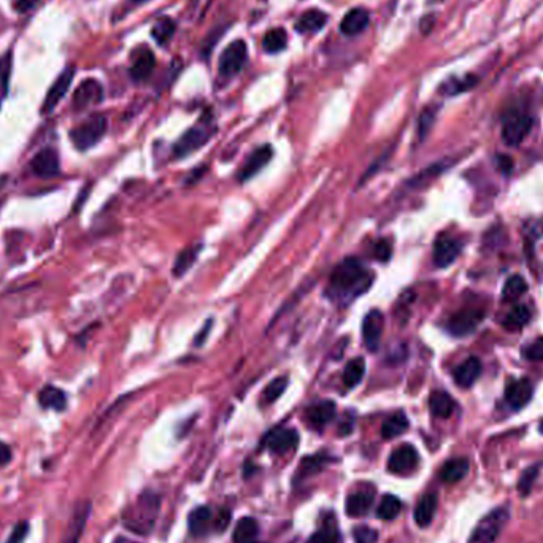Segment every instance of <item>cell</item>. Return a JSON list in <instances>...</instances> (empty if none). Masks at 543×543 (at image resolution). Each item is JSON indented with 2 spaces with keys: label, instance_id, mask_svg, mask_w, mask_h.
<instances>
[{
  "label": "cell",
  "instance_id": "cell-29",
  "mask_svg": "<svg viewBox=\"0 0 543 543\" xmlns=\"http://www.w3.org/2000/svg\"><path fill=\"white\" fill-rule=\"evenodd\" d=\"M429 409L437 418H450L454 411V402L450 394L443 391H434L429 398Z\"/></svg>",
  "mask_w": 543,
  "mask_h": 543
},
{
  "label": "cell",
  "instance_id": "cell-17",
  "mask_svg": "<svg viewBox=\"0 0 543 543\" xmlns=\"http://www.w3.org/2000/svg\"><path fill=\"white\" fill-rule=\"evenodd\" d=\"M272 156H274V150H272L270 145H264L260 146V148L254 150L253 153L248 156L247 163L240 169L238 180L248 181L249 178H253L256 174H259V172L270 163Z\"/></svg>",
  "mask_w": 543,
  "mask_h": 543
},
{
  "label": "cell",
  "instance_id": "cell-15",
  "mask_svg": "<svg viewBox=\"0 0 543 543\" xmlns=\"http://www.w3.org/2000/svg\"><path fill=\"white\" fill-rule=\"evenodd\" d=\"M461 249L462 245L459 240L448 236H440L434 243V253H432L434 264L440 269L448 267V265H451L454 260L458 259Z\"/></svg>",
  "mask_w": 543,
  "mask_h": 543
},
{
  "label": "cell",
  "instance_id": "cell-26",
  "mask_svg": "<svg viewBox=\"0 0 543 543\" xmlns=\"http://www.w3.org/2000/svg\"><path fill=\"white\" fill-rule=\"evenodd\" d=\"M39 402L43 409L62 411L67 407V398L65 393L59 388H56L53 385H46L43 389L39 393Z\"/></svg>",
  "mask_w": 543,
  "mask_h": 543
},
{
  "label": "cell",
  "instance_id": "cell-57",
  "mask_svg": "<svg viewBox=\"0 0 543 543\" xmlns=\"http://www.w3.org/2000/svg\"><path fill=\"white\" fill-rule=\"evenodd\" d=\"M135 3H143V2H146V0H134Z\"/></svg>",
  "mask_w": 543,
  "mask_h": 543
},
{
  "label": "cell",
  "instance_id": "cell-12",
  "mask_svg": "<svg viewBox=\"0 0 543 543\" xmlns=\"http://www.w3.org/2000/svg\"><path fill=\"white\" fill-rule=\"evenodd\" d=\"M30 169L40 178H53V176L59 175L61 164L56 150L45 148L39 151L30 161Z\"/></svg>",
  "mask_w": 543,
  "mask_h": 543
},
{
  "label": "cell",
  "instance_id": "cell-13",
  "mask_svg": "<svg viewBox=\"0 0 543 543\" xmlns=\"http://www.w3.org/2000/svg\"><path fill=\"white\" fill-rule=\"evenodd\" d=\"M483 311L480 310H462L453 315L448 321V332L456 337H464L472 334L483 320Z\"/></svg>",
  "mask_w": 543,
  "mask_h": 543
},
{
  "label": "cell",
  "instance_id": "cell-56",
  "mask_svg": "<svg viewBox=\"0 0 543 543\" xmlns=\"http://www.w3.org/2000/svg\"><path fill=\"white\" fill-rule=\"evenodd\" d=\"M539 431H540V434H543V420L540 421V424H539Z\"/></svg>",
  "mask_w": 543,
  "mask_h": 543
},
{
  "label": "cell",
  "instance_id": "cell-52",
  "mask_svg": "<svg viewBox=\"0 0 543 543\" xmlns=\"http://www.w3.org/2000/svg\"><path fill=\"white\" fill-rule=\"evenodd\" d=\"M499 169L504 172V174H510L511 169H513V161H511L509 156H499L498 158Z\"/></svg>",
  "mask_w": 543,
  "mask_h": 543
},
{
  "label": "cell",
  "instance_id": "cell-28",
  "mask_svg": "<svg viewBox=\"0 0 543 543\" xmlns=\"http://www.w3.org/2000/svg\"><path fill=\"white\" fill-rule=\"evenodd\" d=\"M187 524H189V531L192 535L196 537L205 535L212 524V510L208 507H199L192 510L189 520H187Z\"/></svg>",
  "mask_w": 543,
  "mask_h": 543
},
{
  "label": "cell",
  "instance_id": "cell-45",
  "mask_svg": "<svg viewBox=\"0 0 543 543\" xmlns=\"http://www.w3.org/2000/svg\"><path fill=\"white\" fill-rule=\"evenodd\" d=\"M354 543H377L378 542V532L372 529V527L361 526L356 527L353 532Z\"/></svg>",
  "mask_w": 543,
  "mask_h": 543
},
{
  "label": "cell",
  "instance_id": "cell-16",
  "mask_svg": "<svg viewBox=\"0 0 543 543\" xmlns=\"http://www.w3.org/2000/svg\"><path fill=\"white\" fill-rule=\"evenodd\" d=\"M73 73H75L73 67H67V69L56 78L53 86L50 88L48 94H46L43 107H41V113H51L56 108L57 103L62 101V97L65 96L67 91H69L70 85H72Z\"/></svg>",
  "mask_w": 543,
  "mask_h": 543
},
{
  "label": "cell",
  "instance_id": "cell-10",
  "mask_svg": "<svg viewBox=\"0 0 543 543\" xmlns=\"http://www.w3.org/2000/svg\"><path fill=\"white\" fill-rule=\"evenodd\" d=\"M297 443H299V434L288 427H276L264 438V445L275 454H285L294 450Z\"/></svg>",
  "mask_w": 543,
  "mask_h": 543
},
{
  "label": "cell",
  "instance_id": "cell-11",
  "mask_svg": "<svg viewBox=\"0 0 543 543\" xmlns=\"http://www.w3.org/2000/svg\"><path fill=\"white\" fill-rule=\"evenodd\" d=\"M418 461H420V456H418V451L415 447L411 445H402L398 450H394L391 453L389 461H388V469L389 472L405 475L413 472Z\"/></svg>",
  "mask_w": 543,
  "mask_h": 543
},
{
  "label": "cell",
  "instance_id": "cell-2",
  "mask_svg": "<svg viewBox=\"0 0 543 543\" xmlns=\"http://www.w3.org/2000/svg\"><path fill=\"white\" fill-rule=\"evenodd\" d=\"M161 509V498L153 491H145L123 511V524L139 535H148L156 524Z\"/></svg>",
  "mask_w": 543,
  "mask_h": 543
},
{
  "label": "cell",
  "instance_id": "cell-1",
  "mask_svg": "<svg viewBox=\"0 0 543 543\" xmlns=\"http://www.w3.org/2000/svg\"><path fill=\"white\" fill-rule=\"evenodd\" d=\"M373 276L358 258H347L334 269L326 294L334 304L347 305L372 285Z\"/></svg>",
  "mask_w": 543,
  "mask_h": 543
},
{
  "label": "cell",
  "instance_id": "cell-44",
  "mask_svg": "<svg viewBox=\"0 0 543 543\" xmlns=\"http://www.w3.org/2000/svg\"><path fill=\"white\" fill-rule=\"evenodd\" d=\"M326 461H327V458L321 456V454L304 459V462H302L300 471H299V477L304 478V477H308V475H313L315 472L321 471V469L325 467Z\"/></svg>",
  "mask_w": 543,
  "mask_h": 543
},
{
  "label": "cell",
  "instance_id": "cell-24",
  "mask_svg": "<svg viewBox=\"0 0 543 543\" xmlns=\"http://www.w3.org/2000/svg\"><path fill=\"white\" fill-rule=\"evenodd\" d=\"M327 23V14L320 10H308L297 19L296 30L300 34H315L321 30Z\"/></svg>",
  "mask_w": 543,
  "mask_h": 543
},
{
  "label": "cell",
  "instance_id": "cell-20",
  "mask_svg": "<svg viewBox=\"0 0 543 543\" xmlns=\"http://www.w3.org/2000/svg\"><path fill=\"white\" fill-rule=\"evenodd\" d=\"M534 394V386L529 380L521 378L511 383L505 388V400L511 407V409L520 410L529 404Z\"/></svg>",
  "mask_w": 543,
  "mask_h": 543
},
{
  "label": "cell",
  "instance_id": "cell-35",
  "mask_svg": "<svg viewBox=\"0 0 543 543\" xmlns=\"http://www.w3.org/2000/svg\"><path fill=\"white\" fill-rule=\"evenodd\" d=\"M202 247L201 245H196V247H191L185 249V252H181L178 254V258L175 260V265H174V275L175 276H181L185 275L187 270L192 267V264L197 260V256H199Z\"/></svg>",
  "mask_w": 543,
  "mask_h": 543
},
{
  "label": "cell",
  "instance_id": "cell-23",
  "mask_svg": "<svg viewBox=\"0 0 543 543\" xmlns=\"http://www.w3.org/2000/svg\"><path fill=\"white\" fill-rule=\"evenodd\" d=\"M369 24V13L364 8H353L345 14L340 23V30L348 37L361 34Z\"/></svg>",
  "mask_w": 543,
  "mask_h": 543
},
{
  "label": "cell",
  "instance_id": "cell-48",
  "mask_svg": "<svg viewBox=\"0 0 543 543\" xmlns=\"http://www.w3.org/2000/svg\"><path fill=\"white\" fill-rule=\"evenodd\" d=\"M29 534V523L28 521H19V523L13 527L12 534L7 539V543H23L25 537Z\"/></svg>",
  "mask_w": 543,
  "mask_h": 543
},
{
  "label": "cell",
  "instance_id": "cell-39",
  "mask_svg": "<svg viewBox=\"0 0 543 543\" xmlns=\"http://www.w3.org/2000/svg\"><path fill=\"white\" fill-rule=\"evenodd\" d=\"M340 542V532H338L337 524L334 521L327 523L318 529L310 539V543H338Z\"/></svg>",
  "mask_w": 543,
  "mask_h": 543
},
{
  "label": "cell",
  "instance_id": "cell-54",
  "mask_svg": "<svg viewBox=\"0 0 543 543\" xmlns=\"http://www.w3.org/2000/svg\"><path fill=\"white\" fill-rule=\"evenodd\" d=\"M210 327H212V321H207L205 329H203V331L199 334V337H197V340H196V345H202L203 338H205V334H207V331H210Z\"/></svg>",
  "mask_w": 543,
  "mask_h": 543
},
{
  "label": "cell",
  "instance_id": "cell-47",
  "mask_svg": "<svg viewBox=\"0 0 543 543\" xmlns=\"http://www.w3.org/2000/svg\"><path fill=\"white\" fill-rule=\"evenodd\" d=\"M373 256L377 258L380 263H388L393 256V247H391L389 240L381 238L377 243L373 245Z\"/></svg>",
  "mask_w": 543,
  "mask_h": 543
},
{
  "label": "cell",
  "instance_id": "cell-3",
  "mask_svg": "<svg viewBox=\"0 0 543 543\" xmlns=\"http://www.w3.org/2000/svg\"><path fill=\"white\" fill-rule=\"evenodd\" d=\"M107 132V119L102 114H94L88 118L85 123L70 130V140L73 146L80 151L92 148L94 145L101 142V139Z\"/></svg>",
  "mask_w": 543,
  "mask_h": 543
},
{
  "label": "cell",
  "instance_id": "cell-36",
  "mask_svg": "<svg viewBox=\"0 0 543 543\" xmlns=\"http://www.w3.org/2000/svg\"><path fill=\"white\" fill-rule=\"evenodd\" d=\"M400 510H402L400 500L393 494H386L378 505L377 516L385 521H391L400 513Z\"/></svg>",
  "mask_w": 543,
  "mask_h": 543
},
{
  "label": "cell",
  "instance_id": "cell-21",
  "mask_svg": "<svg viewBox=\"0 0 543 543\" xmlns=\"http://www.w3.org/2000/svg\"><path fill=\"white\" fill-rule=\"evenodd\" d=\"M482 375V362L478 358H467L466 361L461 362L454 369V381L461 386V388H471V386L480 378Z\"/></svg>",
  "mask_w": 543,
  "mask_h": 543
},
{
  "label": "cell",
  "instance_id": "cell-5",
  "mask_svg": "<svg viewBox=\"0 0 543 543\" xmlns=\"http://www.w3.org/2000/svg\"><path fill=\"white\" fill-rule=\"evenodd\" d=\"M248 48L245 45L243 40H236L231 45L226 46V50L223 51L221 57H219V73L223 76H234L243 69L245 62H247Z\"/></svg>",
  "mask_w": 543,
  "mask_h": 543
},
{
  "label": "cell",
  "instance_id": "cell-25",
  "mask_svg": "<svg viewBox=\"0 0 543 543\" xmlns=\"http://www.w3.org/2000/svg\"><path fill=\"white\" fill-rule=\"evenodd\" d=\"M154 54L150 50H142L135 56L134 64L130 67V76L134 81H143L151 75V72L154 69Z\"/></svg>",
  "mask_w": 543,
  "mask_h": 543
},
{
  "label": "cell",
  "instance_id": "cell-50",
  "mask_svg": "<svg viewBox=\"0 0 543 543\" xmlns=\"http://www.w3.org/2000/svg\"><path fill=\"white\" fill-rule=\"evenodd\" d=\"M39 2L40 0H14L13 7L18 13L23 14V13H29Z\"/></svg>",
  "mask_w": 543,
  "mask_h": 543
},
{
  "label": "cell",
  "instance_id": "cell-34",
  "mask_svg": "<svg viewBox=\"0 0 543 543\" xmlns=\"http://www.w3.org/2000/svg\"><path fill=\"white\" fill-rule=\"evenodd\" d=\"M286 43H288V35H286V30L281 28L269 30L263 40V46L267 53H280L281 50H285Z\"/></svg>",
  "mask_w": 543,
  "mask_h": 543
},
{
  "label": "cell",
  "instance_id": "cell-9",
  "mask_svg": "<svg viewBox=\"0 0 543 543\" xmlns=\"http://www.w3.org/2000/svg\"><path fill=\"white\" fill-rule=\"evenodd\" d=\"M91 513V504L90 502H78L73 509V513L69 520V524H67V529L64 532V537H62L61 543H78L83 535V531H85V526L88 523V518H90Z\"/></svg>",
  "mask_w": 543,
  "mask_h": 543
},
{
  "label": "cell",
  "instance_id": "cell-22",
  "mask_svg": "<svg viewBox=\"0 0 543 543\" xmlns=\"http://www.w3.org/2000/svg\"><path fill=\"white\" fill-rule=\"evenodd\" d=\"M438 505L436 493H427L420 499L415 509V523L420 527H427L434 520Z\"/></svg>",
  "mask_w": 543,
  "mask_h": 543
},
{
  "label": "cell",
  "instance_id": "cell-7",
  "mask_svg": "<svg viewBox=\"0 0 543 543\" xmlns=\"http://www.w3.org/2000/svg\"><path fill=\"white\" fill-rule=\"evenodd\" d=\"M532 119L526 114H510L504 121L502 126V140L509 146H518L524 142L527 134L531 132Z\"/></svg>",
  "mask_w": 543,
  "mask_h": 543
},
{
  "label": "cell",
  "instance_id": "cell-30",
  "mask_svg": "<svg viewBox=\"0 0 543 543\" xmlns=\"http://www.w3.org/2000/svg\"><path fill=\"white\" fill-rule=\"evenodd\" d=\"M259 532V526L256 523L254 518H249V516H243V518L238 520V523L234 529L232 540L236 543H253Z\"/></svg>",
  "mask_w": 543,
  "mask_h": 543
},
{
  "label": "cell",
  "instance_id": "cell-14",
  "mask_svg": "<svg viewBox=\"0 0 543 543\" xmlns=\"http://www.w3.org/2000/svg\"><path fill=\"white\" fill-rule=\"evenodd\" d=\"M103 99V90L101 86V83L96 80H85L80 86L76 88L75 94H73V108L76 112H81V110H86L96 103L102 102Z\"/></svg>",
  "mask_w": 543,
  "mask_h": 543
},
{
  "label": "cell",
  "instance_id": "cell-8",
  "mask_svg": "<svg viewBox=\"0 0 543 543\" xmlns=\"http://www.w3.org/2000/svg\"><path fill=\"white\" fill-rule=\"evenodd\" d=\"M385 318L380 310H372L365 315L362 321V340L369 351H377L380 348L381 334H383Z\"/></svg>",
  "mask_w": 543,
  "mask_h": 543
},
{
  "label": "cell",
  "instance_id": "cell-42",
  "mask_svg": "<svg viewBox=\"0 0 543 543\" xmlns=\"http://www.w3.org/2000/svg\"><path fill=\"white\" fill-rule=\"evenodd\" d=\"M288 383H289L288 377H278V378H275L274 381H270V383L267 385V388H265L264 393H263L264 404H272V402L280 399V396L285 393L286 388H288Z\"/></svg>",
  "mask_w": 543,
  "mask_h": 543
},
{
  "label": "cell",
  "instance_id": "cell-51",
  "mask_svg": "<svg viewBox=\"0 0 543 543\" xmlns=\"http://www.w3.org/2000/svg\"><path fill=\"white\" fill-rule=\"evenodd\" d=\"M12 461V450L7 443L0 442V466H7Z\"/></svg>",
  "mask_w": 543,
  "mask_h": 543
},
{
  "label": "cell",
  "instance_id": "cell-49",
  "mask_svg": "<svg viewBox=\"0 0 543 543\" xmlns=\"http://www.w3.org/2000/svg\"><path fill=\"white\" fill-rule=\"evenodd\" d=\"M434 118H436L434 110L427 108V110H424V112H422L421 118H420V137L421 139H424L426 134L429 132L432 123H434Z\"/></svg>",
  "mask_w": 543,
  "mask_h": 543
},
{
  "label": "cell",
  "instance_id": "cell-37",
  "mask_svg": "<svg viewBox=\"0 0 543 543\" xmlns=\"http://www.w3.org/2000/svg\"><path fill=\"white\" fill-rule=\"evenodd\" d=\"M527 292V283L523 276L513 275L505 281L502 288V297L504 300H516Z\"/></svg>",
  "mask_w": 543,
  "mask_h": 543
},
{
  "label": "cell",
  "instance_id": "cell-19",
  "mask_svg": "<svg viewBox=\"0 0 543 543\" xmlns=\"http://www.w3.org/2000/svg\"><path fill=\"white\" fill-rule=\"evenodd\" d=\"M337 411V405L332 400H321L313 404L307 409V422L308 426H311L313 429H325V427L334 420Z\"/></svg>",
  "mask_w": 543,
  "mask_h": 543
},
{
  "label": "cell",
  "instance_id": "cell-18",
  "mask_svg": "<svg viewBox=\"0 0 543 543\" xmlns=\"http://www.w3.org/2000/svg\"><path fill=\"white\" fill-rule=\"evenodd\" d=\"M375 499V488L370 486V484H364L359 489L354 491L348 495L347 504H345V510H347V515L349 516H362L367 513V511L372 509Z\"/></svg>",
  "mask_w": 543,
  "mask_h": 543
},
{
  "label": "cell",
  "instance_id": "cell-55",
  "mask_svg": "<svg viewBox=\"0 0 543 543\" xmlns=\"http://www.w3.org/2000/svg\"><path fill=\"white\" fill-rule=\"evenodd\" d=\"M5 183H7V178H5V176H0V189L5 186Z\"/></svg>",
  "mask_w": 543,
  "mask_h": 543
},
{
  "label": "cell",
  "instance_id": "cell-41",
  "mask_svg": "<svg viewBox=\"0 0 543 543\" xmlns=\"http://www.w3.org/2000/svg\"><path fill=\"white\" fill-rule=\"evenodd\" d=\"M10 72H12V53H5L0 57V107L8 94Z\"/></svg>",
  "mask_w": 543,
  "mask_h": 543
},
{
  "label": "cell",
  "instance_id": "cell-53",
  "mask_svg": "<svg viewBox=\"0 0 543 543\" xmlns=\"http://www.w3.org/2000/svg\"><path fill=\"white\" fill-rule=\"evenodd\" d=\"M229 524V511H223L221 515H219V518L216 520V529L218 531H224Z\"/></svg>",
  "mask_w": 543,
  "mask_h": 543
},
{
  "label": "cell",
  "instance_id": "cell-4",
  "mask_svg": "<svg viewBox=\"0 0 543 543\" xmlns=\"http://www.w3.org/2000/svg\"><path fill=\"white\" fill-rule=\"evenodd\" d=\"M509 521V510L500 507L489 511L486 516L480 520V523L475 526L469 543H493L502 532L504 526Z\"/></svg>",
  "mask_w": 543,
  "mask_h": 543
},
{
  "label": "cell",
  "instance_id": "cell-38",
  "mask_svg": "<svg viewBox=\"0 0 543 543\" xmlns=\"http://www.w3.org/2000/svg\"><path fill=\"white\" fill-rule=\"evenodd\" d=\"M175 34V23L170 18H161L158 23L153 25V30H151V35L153 39L158 41L159 45H164L169 41L172 37Z\"/></svg>",
  "mask_w": 543,
  "mask_h": 543
},
{
  "label": "cell",
  "instance_id": "cell-6",
  "mask_svg": "<svg viewBox=\"0 0 543 543\" xmlns=\"http://www.w3.org/2000/svg\"><path fill=\"white\" fill-rule=\"evenodd\" d=\"M213 130L215 129L208 126V124H205V126L199 124V126L191 127L185 135H183L178 142L175 143L174 154L176 158H186L187 154L194 153L196 150L202 148V146L210 140Z\"/></svg>",
  "mask_w": 543,
  "mask_h": 543
},
{
  "label": "cell",
  "instance_id": "cell-43",
  "mask_svg": "<svg viewBox=\"0 0 543 543\" xmlns=\"http://www.w3.org/2000/svg\"><path fill=\"white\" fill-rule=\"evenodd\" d=\"M539 472H540V464H535V466L527 467L526 471L523 472V475H521L520 482H518V491L521 493V495H527L531 493V489L534 488V484H535L537 477H539Z\"/></svg>",
  "mask_w": 543,
  "mask_h": 543
},
{
  "label": "cell",
  "instance_id": "cell-46",
  "mask_svg": "<svg viewBox=\"0 0 543 543\" xmlns=\"http://www.w3.org/2000/svg\"><path fill=\"white\" fill-rule=\"evenodd\" d=\"M523 356L527 361H543V337L527 345L523 351Z\"/></svg>",
  "mask_w": 543,
  "mask_h": 543
},
{
  "label": "cell",
  "instance_id": "cell-33",
  "mask_svg": "<svg viewBox=\"0 0 543 543\" xmlns=\"http://www.w3.org/2000/svg\"><path fill=\"white\" fill-rule=\"evenodd\" d=\"M529 318L531 313L526 305H516L507 313L502 325L507 331H520V329H523L527 322H529Z\"/></svg>",
  "mask_w": 543,
  "mask_h": 543
},
{
  "label": "cell",
  "instance_id": "cell-31",
  "mask_svg": "<svg viewBox=\"0 0 543 543\" xmlns=\"http://www.w3.org/2000/svg\"><path fill=\"white\" fill-rule=\"evenodd\" d=\"M365 373V361L362 358H353L343 370V385L348 389L356 388L361 383Z\"/></svg>",
  "mask_w": 543,
  "mask_h": 543
},
{
  "label": "cell",
  "instance_id": "cell-40",
  "mask_svg": "<svg viewBox=\"0 0 543 543\" xmlns=\"http://www.w3.org/2000/svg\"><path fill=\"white\" fill-rule=\"evenodd\" d=\"M477 83L475 76H466V78H450L447 83L442 85V92H445L447 96H456L467 90H472V86Z\"/></svg>",
  "mask_w": 543,
  "mask_h": 543
},
{
  "label": "cell",
  "instance_id": "cell-27",
  "mask_svg": "<svg viewBox=\"0 0 543 543\" xmlns=\"http://www.w3.org/2000/svg\"><path fill=\"white\" fill-rule=\"evenodd\" d=\"M469 472V461L466 458H456L443 464L440 471V478L445 483H458L466 477Z\"/></svg>",
  "mask_w": 543,
  "mask_h": 543
},
{
  "label": "cell",
  "instance_id": "cell-32",
  "mask_svg": "<svg viewBox=\"0 0 543 543\" xmlns=\"http://www.w3.org/2000/svg\"><path fill=\"white\" fill-rule=\"evenodd\" d=\"M407 429H409V420H407L404 413L399 411V413L391 415L388 420L383 422V426H381V436L389 440V438H396L400 434H404Z\"/></svg>",
  "mask_w": 543,
  "mask_h": 543
}]
</instances>
